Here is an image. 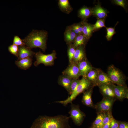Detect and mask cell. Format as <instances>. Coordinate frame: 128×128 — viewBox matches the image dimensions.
<instances>
[{"instance_id": "6da1fadb", "label": "cell", "mask_w": 128, "mask_h": 128, "mask_svg": "<svg viewBox=\"0 0 128 128\" xmlns=\"http://www.w3.org/2000/svg\"><path fill=\"white\" fill-rule=\"evenodd\" d=\"M70 118L62 115L40 116L35 120L30 128H71L69 123Z\"/></svg>"}, {"instance_id": "7a4b0ae2", "label": "cell", "mask_w": 128, "mask_h": 128, "mask_svg": "<svg viewBox=\"0 0 128 128\" xmlns=\"http://www.w3.org/2000/svg\"><path fill=\"white\" fill-rule=\"evenodd\" d=\"M48 33L44 30H33L23 41L27 46L30 49L39 48L45 51Z\"/></svg>"}, {"instance_id": "3957f363", "label": "cell", "mask_w": 128, "mask_h": 128, "mask_svg": "<svg viewBox=\"0 0 128 128\" xmlns=\"http://www.w3.org/2000/svg\"><path fill=\"white\" fill-rule=\"evenodd\" d=\"M91 82L86 77H83L79 80V83L74 91L66 99L62 101H56L55 103L62 104L65 106L71 103L75 99L77 96L88 88Z\"/></svg>"}, {"instance_id": "277c9868", "label": "cell", "mask_w": 128, "mask_h": 128, "mask_svg": "<svg viewBox=\"0 0 128 128\" xmlns=\"http://www.w3.org/2000/svg\"><path fill=\"white\" fill-rule=\"evenodd\" d=\"M56 55L55 51L48 54H44L40 51L37 52L35 54L36 61L34 62V65L35 66H37L40 64H42L46 66L52 65L56 58Z\"/></svg>"}, {"instance_id": "5b68a950", "label": "cell", "mask_w": 128, "mask_h": 128, "mask_svg": "<svg viewBox=\"0 0 128 128\" xmlns=\"http://www.w3.org/2000/svg\"><path fill=\"white\" fill-rule=\"evenodd\" d=\"M71 104V109L69 112L74 123L76 125L79 126L82 123L85 117V114L80 109L79 106L73 104Z\"/></svg>"}, {"instance_id": "8992f818", "label": "cell", "mask_w": 128, "mask_h": 128, "mask_svg": "<svg viewBox=\"0 0 128 128\" xmlns=\"http://www.w3.org/2000/svg\"><path fill=\"white\" fill-rule=\"evenodd\" d=\"M107 72V75L113 83L124 86L125 82L123 76L117 68L114 65H111L109 67Z\"/></svg>"}, {"instance_id": "52a82bcc", "label": "cell", "mask_w": 128, "mask_h": 128, "mask_svg": "<svg viewBox=\"0 0 128 128\" xmlns=\"http://www.w3.org/2000/svg\"><path fill=\"white\" fill-rule=\"evenodd\" d=\"M115 98L104 97L102 101L98 103L95 107L98 112L111 111L113 105Z\"/></svg>"}, {"instance_id": "ba28073f", "label": "cell", "mask_w": 128, "mask_h": 128, "mask_svg": "<svg viewBox=\"0 0 128 128\" xmlns=\"http://www.w3.org/2000/svg\"><path fill=\"white\" fill-rule=\"evenodd\" d=\"M70 63L63 72V74L72 79H78L81 74L77 64L73 61Z\"/></svg>"}, {"instance_id": "9c48e42d", "label": "cell", "mask_w": 128, "mask_h": 128, "mask_svg": "<svg viewBox=\"0 0 128 128\" xmlns=\"http://www.w3.org/2000/svg\"><path fill=\"white\" fill-rule=\"evenodd\" d=\"M115 97L120 101L128 98V90L124 86L115 85L113 84L111 85Z\"/></svg>"}, {"instance_id": "30bf717a", "label": "cell", "mask_w": 128, "mask_h": 128, "mask_svg": "<svg viewBox=\"0 0 128 128\" xmlns=\"http://www.w3.org/2000/svg\"><path fill=\"white\" fill-rule=\"evenodd\" d=\"M35 53L25 45L19 47L18 60L28 57L31 58Z\"/></svg>"}, {"instance_id": "8fae6325", "label": "cell", "mask_w": 128, "mask_h": 128, "mask_svg": "<svg viewBox=\"0 0 128 128\" xmlns=\"http://www.w3.org/2000/svg\"><path fill=\"white\" fill-rule=\"evenodd\" d=\"M91 10L92 14L98 19H104L107 16V11L99 4L96 5Z\"/></svg>"}, {"instance_id": "7c38bea8", "label": "cell", "mask_w": 128, "mask_h": 128, "mask_svg": "<svg viewBox=\"0 0 128 128\" xmlns=\"http://www.w3.org/2000/svg\"><path fill=\"white\" fill-rule=\"evenodd\" d=\"M99 87L104 97L116 98L111 85L101 84L99 85Z\"/></svg>"}, {"instance_id": "4fadbf2b", "label": "cell", "mask_w": 128, "mask_h": 128, "mask_svg": "<svg viewBox=\"0 0 128 128\" xmlns=\"http://www.w3.org/2000/svg\"><path fill=\"white\" fill-rule=\"evenodd\" d=\"M77 64L81 75L86 78L88 72L92 70L91 66L85 61L82 60Z\"/></svg>"}, {"instance_id": "5bb4252c", "label": "cell", "mask_w": 128, "mask_h": 128, "mask_svg": "<svg viewBox=\"0 0 128 128\" xmlns=\"http://www.w3.org/2000/svg\"><path fill=\"white\" fill-rule=\"evenodd\" d=\"M64 35L65 41L68 45L74 42L77 35L72 30L70 26L66 27Z\"/></svg>"}, {"instance_id": "9a60e30c", "label": "cell", "mask_w": 128, "mask_h": 128, "mask_svg": "<svg viewBox=\"0 0 128 128\" xmlns=\"http://www.w3.org/2000/svg\"><path fill=\"white\" fill-rule=\"evenodd\" d=\"M31 58L28 57L16 61L15 63L19 68L24 70H26L31 66L32 63Z\"/></svg>"}, {"instance_id": "2e32d148", "label": "cell", "mask_w": 128, "mask_h": 128, "mask_svg": "<svg viewBox=\"0 0 128 128\" xmlns=\"http://www.w3.org/2000/svg\"><path fill=\"white\" fill-rule=\"evenodd\" d=\"M92 90L90 89L85 92L82 96V101L86 106L90 107H94L91 98Z\"/></svg>"}, {"instance_id": "e0dca14e", "label": "cell", "mask_w": 128, "mask_h": 128, "mask_svg": "<svg viewBox=\"0 0 128 128\" xmlns=\"http://www.w3.org/2000/svg\"><path fill=\"white\" fill-rule=\"evenodd\" d=\"M97 81L99 85L101 84L111 85L113 83L108 75L103 72L98 73Z\"/></svg>"}, {"instance_id": "ac0fdd59", "label": "cell", "mask_w": 128, "mask_h": 128, "mask_svg": "<svg viewBox=\"0 0 128 128\" xmlns=\"http://www.w3.org/2000/svg\"><path fill=\"white\" fill-rule=\"evenodd\" d=\"M81 24L82 26V34L86 39H88L94 31L93 25L84 22H82Z\"/></svg>"}, {"instance_id": "d6986e66", "label": "cell", "mask_w": 128, "mask_h": 128, "mask_svg": "<svg viewBox=\"0 0 128 128\" xmlns=\"http://www.w3.org/2000/svg\"><path fill=\"white\" fill-rule=\"evenodd\" d=\"M72 79L67 75H63L59 78L58 83L64 87L68 92Z\"/></svg>"}, {"instance_id": "ffe728a7", "label": "cell", "mask_w": 128, "mask_h": 128, "mask_svg": "<svg viewBox=\"0 0 128 128\" xmlns=\"http://www.w3.org/2000/svg\"><path fill=\"white\" fill-rule=\"evenodd\" d=\"M76 48L73 61L78 63L83 59L85 56V53L82 46Z\"/></svg>"}, {"instance_id": "44dd1931", "label": "cell", "mask_w": 128, "mask_h": 128, "mask_svg": "<svg viewBox=\"0 0 128 128\" xmlns=\"http://www.w3.org/2000/svg\"><path fill=\"white\" fill-rule=\"evenodd\" d=\"M78 14L80 18L85 20L92 14L91 9L87 7H83L79 9Z\"/></svg>"}, {"instance_id": "7402d4cb", "label": "cell", "mask_w": 128, "mask_h": 128, "mask_svg": "<svg viewBox=\"0 0 128 128\" xmlns=\"http://www.w3.org/2000/svg\"><path fill=\"white\" fill-rule=\"evenodd\" d=\"M58 4L60 9L66 13L68 14L72 10V8L68 0H59Z\"/></svg>"}, {"instance_id": "603a6c76", "label": "cell", "mask_w": 128, "mask_h": 128, "mask_svg": "<svg viewBox=\"0 0 128 128\" xmlns=\"http://www.w3.org/2000/svg\"><path fill=\"white\" fill-rule=\"evenodd\" d=\"M104 116L103 112H98L97 116L93 123L91 128H102V121Z\"/></svg>"}, {"instance_id": "cb8c5ba5", "label": "cell", "mask_w": 128, "mask_h": 128, "mask_svg": "<svg viewBox=\"0 0 128 128\" xmlns=\"http://www.w3.org/2000/svg\"><path fill=\"white\" fill-rule=\"evenodd\" d=\"M86 39L82 34L77 35L74 41V46L76 48L82 46L84 44Z\"/></svg>"}, {"instance_id": "d4e9b609", "label": "cell", "mask_w": 128, "mask_h": 128, "mask_svg": "<svg viewBox=\"0 0 128 128\" xmlns=\"http://www.w3.org/2000/svg\"><path fill=\"white\" fill-rule=\"evenodd\" d=\"M98 73L95 70H91L87 74L86 77L90 81L96 83L97 81Z\"/></svg>"}, {"instance_id": "484cf974", "label": "cell", "mask_w": 128, "mask_h": 128, "mask_svg": "<svg viewBox=\"0 0 128 128\" xmlns=\"http://www.w3.org/2000/svg\"><path fill=\"white\" fill-rule=\"evenodd\" d=\"M69 45L68 49V55L69 62L70 63L73 61L76 48L72 44Z\"/></svg>"}, {"instance_id": "4316f807", "label": "cell", "mask_w": 128, "mask_h": 128, "mask_svg": "<svg viewBox=\"0 0 128 128\" xmlns=\"http://www.w3.org/2000/svg\"><path fill=\"white\" fill-rule=\"evenodd\" d=\"M79 80L78 79H72L71 82L69 92V94L70 95L75 90L78 85Z\"/></svg>"}, {"instance_id": "83f0119b", "label": "cell", "mask_w": 128, "mask_h": 128, "mask_svg": "<svg viewBox=\"0 0 128 128\" xmlns=\"http://www.w3.org/2000/svg\"><path fill=\"white\" fill-rule=\"evenodd\" d=\"M94 31L96 30L103 27H106L104 19H98L93 25Z\"/></svg>"}, {"instance_id": "f1b7e54d", "label": "cell", "mask_w": 128, "mask_h": 128, "mask_svg": "<svg viewBox=\"0 0 128 128\" xmlns=\"http://www.w3.org/2000/svg\"><path fill=\"white\" fill-rule=\"evenodd\" d=\"M105 28L107 30L106 37L107 40L109 41L111 40L113 36L116 33L115 28L106 27Z\"/></svg>"}, {"instance_id": "f546056e", "label": "cell", "mask_w": 128, "mask_h": 128, "mask_svg": "<svg viewBox=\"0 0 128 128\" xmlns=\"http://www.w3.org/2000/svg\"><path fill=\"white\" fill-rule=\"evenodd\" d=\"M18 49V46L14 44L8 47V50L10 53L17 57Z\"/></svg>"}, {"instance_id": "4dcf8cb0", "label": "cell", "mask_w": 128, "mask_h": 128, "mask_svg": "<svg viewBox=\"0 0 128 128\" xmlns=\"http://www.w3.org/2000/svg\"><path fill=\"white\" fill-rule=\"evenodd\" d=\"M13 44L19 46L25 45L23 40L18 36H15L14 37Z\"/></svg>"}, {"instance_id": "1f68e13d", "label": "cell", "mask_w": 128, "mask_h": 128, "mask_svg": "<svg viewBox=\"0 0 128 128\" xmlns=\"http://www.w3.org/2000/svg\"><path fill=\"white\" fill-rule=\"evenodd\" d=\"M110 128H119L118 121L115 119L112 115L111 118V124Z\"/></svg>"}, {"instance_id": "d6a6232c", "label": "cell", "mask_w": 128, "mask_h": 128, "mask_svg": "<svg viewBox=\"0 0 128 128\" xmlns=\"http://www.w3.org/2000/svg\"><path fill=\"white\" fill-rule=\"evenodd\" d=\"M113 1L115 4L120 6L125 9L126 7V3L125 0H114Z\"/></svg>"}, {"instance_id": "836d02e7", "label": "cell", "mask_w": 128, "mask_h": 128, "mask_svg": "<svg viewBox=\"0 0 128 128\" xmlns=\"http://www.w3.org/2000/svg\"><path fill=\"white\" fill-rule=\"evenodd\" d=\"M119 123V128H128V122L118 121Z\"/></svg>"}, {"instance_id": "e575fe53", "label": "cell", "mask_w": 128, "mask_h": 128, "mask_svg": "<svg viewBox=\"0 0 128 128\" xmlns=\"http://www.w3.org/2000/svg\"><path fill=\"white\" fill-rule=\"evenodd\" d=\"M73 25L78 31L80 34H82V24H73Z\"/></svg>"}, {"instance_id": "d590c367", "label": "cell", "mask_w": 128, "mask_h": 128, "mask_svg": "<svg viewBox=\"0 0 128 128\" xmlns=\"http://www.w3.org/2000/svg\"><path fill=\"white\" fill-rule=\"evenodd\" d=\"M111 122V119L108 123L103 126L102 128H110V125Z\"/></svg>"}]
</instances>
